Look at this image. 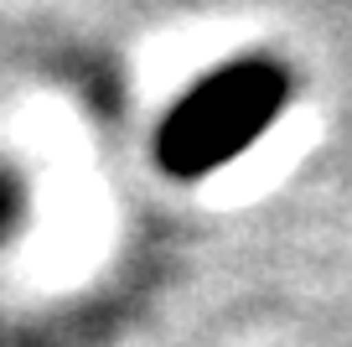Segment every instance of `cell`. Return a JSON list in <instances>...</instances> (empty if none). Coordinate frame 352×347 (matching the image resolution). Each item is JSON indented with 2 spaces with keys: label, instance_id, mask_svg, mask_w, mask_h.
<instances>
[{
  "label": "cell",
  "instance_id": "1",
  "mask_svg": "<svg viewBox=\"0 0 352 347\" xmlns=\"http://www.w3.org/2000/svg\"><path fill=\"white\" fill-rule=\"evenodd\" d=\"M285 98H290V83L275 63H228L212 78H202L161 120L155 156L182 182L208 176L239 151H249L270 130V120L285 109Z\"/></svg>",
  "mask_w": 352,
  "mask_h": 347
}]
</instances>
